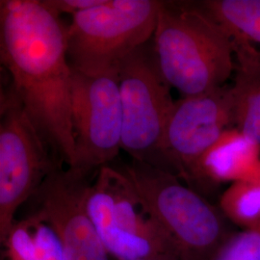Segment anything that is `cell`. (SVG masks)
I'll return each instance as SVG.
<instances>
[{
	"instance_id": "cell-1",
	"label": "cell",
	"mask_w": 260,
	"mask_h": 260,
	"mask_svg": "<svg viewBox=\"0 0 260 260\" xmlns=\"http://www.w3.org/2000/svg\"><path fill=\"white\" fill-rule=\"evenodd\" d=\"M0 57L11 91L57 158L73 167V69L60 16L44 0H1Z\"/></svg>"
},
{
	"instance_id": "cell-2",
	"label": "cell",
	"mask_w": 260,
	"mask_h": 260,
	"mask_svg": "<svg viewBox=\"0 0 260 260\" xmlns=\"http://www.w3.org/2000/svg\"><path fill=\"white\" fill-rule=\"evenodd\" d=\"M152 49L161 75L183 96L223 87L234 70L232 38L202 7L161 1Z\"/></svg>"
},
{
	"instance_id": "cell-3",
	"label": "cell",
	"mask_w": 260,
	"mask_h": 260,
	"mask_svg": "<svg viewBox=\"0 0 260 260\" xmlns=\"http://www.w3.org/2000/svg\"><path fill=\"white\" fill-rule=\"evenodd\" d=\"M122 171L167 234L179 260H213L236 233L219 207L175 174L133 159Z\"/></svg>"
},
{
	"instance_id": "cell-4",
	"label": "cell",
	"mask_w": 260,
	"mask_h": 260,
	"mask_svg": "<svg viewBox=\"0 0 260 260\" xmlns=\"http://www.w3.org/2000/svg\"><path fill=\"white\" fill-rule=\"evenodd\" d=\"M161 1L106 0L77 13L67 26L68 59L86 75L118 72L121 62L149 43Z\"/></svg>"
},
{
	"instance_id": "cell-5",
	"label": "cell",
	"mask_w": 260,
	"mask_h": 260,
	"mask_svg": "<svg viewBox=\"0 0 260 260\" xmlns=\"http://www.w3.org/2000/svg\"><path fill=\"white\" fill-rule=\"evenodd\" d=\"M86 208L106 251L116 259L177 257L167 234L122 170L109 165L99 169L87 188Z\"/></svg>"
},
{
	"instance_id": "cell-6",
	"label": "cell",
	"mask_w": 260,
	"mask_h": 260,
	"mask_svg": "<svg viewBox=\"0 0 260 260\" xmlns=\"http://www.w3.org/2000/svg\"><path fill=\"white\" fill-rule=\"evenodd\" d=\"M59 160L18 98L1 96L0 241L17 221L18 209L36 194Z\"/></svg>"
},
{
	"instance_id": "cell-7",
	"label": "cell",
	"mask_w": 260,
	"mask_h": 260,
	"mask_svg": "<svg viewBox=\"0 0 260 260\" xmlns=\"http://www.w3.org/2000/svg\"><path fill=\"white\" fill-rule=\"evenodd\" d=\"M122 109L121 149L133 160L158 166L168 116L175 102L149 44L134 50L119 67Z\"/></svg>"
},
{
	"instance_id": "cell-8",
	"label": "cell",
	"mask_w": 260,
	"mask_h": 260,
	"mask_svg": "<svg viewBox=\"0 0 260 260\" xmlns=\"http://www.w3.org/2000/svg\"><path fill=\"white\" fill-rule=\"evenodd\" d=\"M235 127L233 87L183 96L168 116L157 167L193 184L198 164L225 130Z\"/></svg>"
},
{
	"instance_id": "cell-9",
	"label": "cell",
	"mask_w": 260,
	"mask_h": 260,
	"mask_svg": "<svg viewBox=\"0 0 260 260\" xmlns=\"http://www.w3.org/2000/svg\"><path fill=\"white\" fill-rule=\"evenodd\" d=\"M72 123L75 160L71 169L94 175L117 157L122 141L118 72L86 75L73 70Z\"/></svg>"
},
{
	"instance_id": "cell-10",
	"label": "cell",
	"mask_w": 260,
	"mask_h": 260,
	"mask_svg": "<svg viewBox=\"0 0 260 260\" xmlns=\"http://www.w3.org/2000/svg\"><path fill=\"white\" fill-rule=\"evenodd\" d=\"M92 175L61 166L47 177L32 197L34 213L57 233L64 260H109L86 208V192Z\"/></svg>"
},
{
	"instance_id": "cell-11",
	"label": "cell",
	"mask_w": 260,
	"mask_h": 260,
	"mask_svg": "<svg viewBox=\"0 0 260 260\" xmlns=\"http://www.w3.org/2000/svg\"><path fill=\"white\" fill-rule=\"evenodd\" d=\"M260 162V143L236 127L225 130L201 158L193 179L204 188L247 179Z\"/></svg>"
},
{
	"instance_id": "cell-12",
	"label": "cell",
	"mask_w": 260,
	"mask_h": 260,
	"mask_svg": "<svg viewBox=\"0 0 260 260\" xmlns=\"http://www.w3.org/2000/svg\"><path fill=\"white\" fill-rule=\"evenodd\" d=\"M232 40L237 60L233 86L235 127L260 143V50L245 40Z\"/></svg>"
},
{
	"instance_id": "cell-13",
	"label": "cell",
	"mask_w": 260,
	"mask_h": 260,
	"mask_svg": "<svg viewBox=\"0 0 260 260\" xmlns=\"http://www.w3.org/2000/svg\"><path fill=\"white\" fill-rule=\"evenodd\" d=\"M201 7L232 39L260 45V0H206Z\"/></svg>"
},
{
	"instance_id": "cell-14",
	"label": "cell",
	"mask_w": 260,
	"mask_h": 260,
	"mask_svg": "<svg viewBox=\"0 0 260 260\" xmlns=\"http://www.w3.org/2000/svg\"><path fill=\"white\" fill-rule=\"evenodd\" d=\"M219 208L242 230L260 224V162L247 179L234 182L223 192Z\"/></svg>"
},
{
	"instance_id": "cell-15",
	"label": "cell",
	"mask_w": 260,
	"mask_h": 260,
	"mask_svg": "<svg viewBox=\"0 0 260 260\" xmlns=\"http://www.w3.org/2000/svg\"><path fill=\"white\" fill-rule=\"evenodd\" d=\"M1 260H40L33 216L30 214L26 218L16 221L1 240Z\"/></svg>"
},
{
	"instance_id": "cell-16",
	"label": "cell",
	"mask_w": 260,
	"mask_h": 260,
	"mask_svg": "<svg viewBox=\"0 0 260 260\" xmlns=\"http://www.w3.org/2000/svg\"><path fill=\"white\" fill-rule=\"evenodd\" d=\"M213 260H260V224L234 233Z\"/></svg>"
},
{
	"instance_id": "cell-17",
	"label": "cell",
	"mask_w": 260,
	"mask_h": 260,
	"mask_svg": "<svg viewBox=\"0 0 260 260\" xmlns=\"http://www.w3.org/2000/svg\"><path fill=\"white\" fill-rule=\"evenodd\" d=\"M106 0H44L45 4L57 15L70 14L75 16L77 13L100 6Z\"/></svg>"
},
{
	"instance_id": "cell-18",
	"label": "cell",
	"mask_w": 260,
	"mask_h": 260,
	"mask_svg": "<svg viewBox=\"0 0 260 260\" xmlns=\"http://www.w3.org/2000/svg\"><path fill=\"white\" fill-rule=\"evenodd\" d=\"M131 260H179L175 255H159L153 257H147V258H139V259Z\"/></svg>"
}]
</instances>
